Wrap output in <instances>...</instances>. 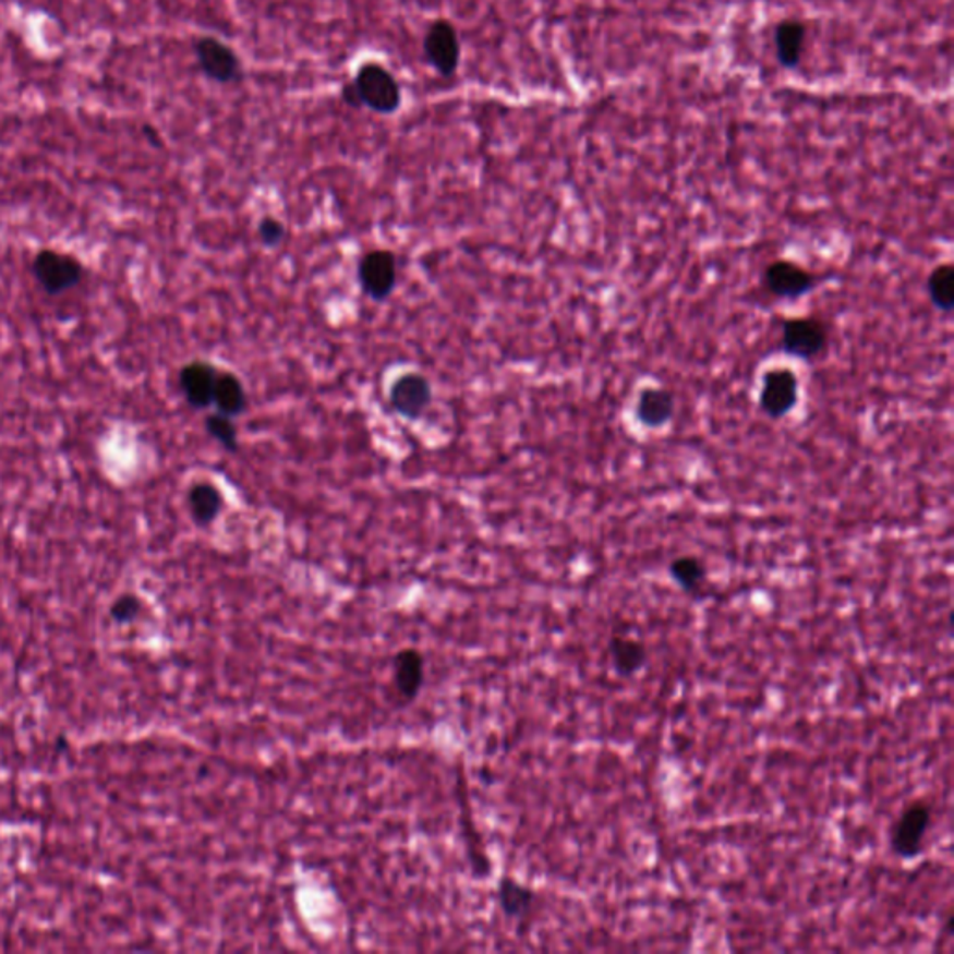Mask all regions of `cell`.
<instances>
[{
    "mask_svg": "<svg viewBox=\"0 0 954 954\" xmlns=\"http://www.w3.org/2000/svg\"><path fill=\"white\" fill-rule=\"evenodd\" d=\"M213 407L225 416L238 418L249 407V398L243 381L231 372H218L217 385L213 391Z\"/></svg>",
    "mask_w": 954,
    "mask_h": 954,
    "instance_id": "ac0fdd59",
    "label": "cell"
},
{
    "mask_svg": "<svg viewBox=\"0 0 954 954\" xmlns=\"http://www.w3.org/2000/svg\"><path fill=\"white\" fill-rule=\"evenodd\" d=\"M800 401V381L790 367H770L762 375L759 409L770 420L787 418Z\"/></svg>",
    "mask_w": 954,
    "mask_h": 954,
    "instance_id": "277c9868",
    "label": "cell"
},
{
    "mask_svg": "<svg viewBox=\"0 0 954 954\" xmlns=\"http://www.w3.org/2000/svg\"><path fill=\"white\" fill-rule=\"evenodd\" d=\"M31 270L39 288L51 297L73 291L81 286L86 275L83 262L77 256L55 249H41L34 256Z\"/></svg>",
    "mask_w": 954,
    "mask_h": 954,
    "instance_id": "7a4b0ae2",
    "label": "cell"
},
{
    "mask_svg": "<svg viewBox=\"0 0 954 954\" xmlns=\"http://www.w3.org/2000/svg\"><path fill=\"white\" fill-rule=\"evenodd\" d=\"M142 599L136 593H122L116 596L112 604L109 606L110 621L116 625H131L138 619L142 612Z\"/></svg>",
    "mask_w": 954,
    "mask_h": 954,
    "instance_id": "7402d4cb",
    "label": "cell"
},
{
    "mask_svg": "<svg viewBox=\"0 0 954 954\" xmlns=\"http://www.w3.org/2000/svg\"><path fill=\"white\" fill-rule=\"evenodd\" d=\"M932 826V807L916 800L904 807L891 828V850L901 859H914L922 853L925 840Z\"/></svg>",
    "mask_w": 954,
    "mask_h": 954,
    "instance_id": "3957f363",
    "label": "cell"
},
{
    "mask_svg": "<svg viewBox=\"0 0 954 954\" xmlns=\"http://www.w3.org/2000/svg\"><path fill=\"white\" fill-rule=\"evenodd\" d=\"M635 416L648 430H660L675 416V396L673 391L660 386H648L638 394Z\"/></svg>",
    "mask_w": 954,
    "mask_h": 954,
    "instance_id": "5bb4252c",
    "label": "cell"
},
{
    "mask_svg": "<svg viewBox=\"0 0 954 954\" xmlns=\"http://www.w3.org/2000/svg\"><path fill=\"white\" fill-rule=\"evenodd\" d=\"M807 28L798 17H785L774 28V51L777 64L783 70H796L806 55Z\"/></svg>",
    "mask_w": 954,
    "mask_h": 954,
    "instance_id": "7c38bea8",
    "label": "cell"
},
{
    "mask_svg": "<svg viewBox=\"0 0 954 954\" xmlns=\"http://www.w3.org/2000/svg\"><path fill=\"white\" fill-rule=\"evenodd\" d=\"M669 577L686 593H698L707 582V565L698 556H679L669 564Z\"/></svg>",
    "mask_w": 954,
    "mask_h": 954,
    "instance_id": "ffe728a7",
    "label": "cell"
},
{
    "mask_svg": "<svg viewBox=\"0 0 954 954\" xmlns=\"http://www.w3.org/2000/svg\"><path fill=\"white\" fill-rule=\"evenodd\" d=\"M609 660L614 672L621 677H635L648 664L649 653L643 641L628 635L609 638Z\"/></svg>",
    "mask_w": 954,
    "mask_h": 954,
    "instance_id": "9a60e30c",
    "label": "cell"
},
{
    "mask_svg": "<svg viewBox=\"0 0 954 954\" xmlns=\"http://www.w3.org/2000/svg\"><path fill=\"white\" fill-rule=\"evenodd\" d=\"M388 399L399 416L420 420L433 403V385L422 373L407 372L391 383Z\"/></svg>",
    "mask_w": 954,
    "mask_h": 954,
    "instance_id": "30bf717a",
    "label": "cell"
},
{
    "mask_svg": "<svg viewBox=\"0 0 954 954\" xmlns=\"http://www.w3.org/2000/svg\"><path fill=\"white\" fill-rule=\"evenodd\" d=\"M762 283H764V288H766L770 295L777 297V299L796 301V299L806 297L807 293H811L817 288L819 276L814 275L813 270L801 267V265L793 262V259H774L764 269Z\"/></svg>",
    "mask_w": 954,
    "mask_h": 954,
    "instance_id": "ba28073f",
    "label": "cell"
},
{
    "mask_svg": "<svg viewBox=\"0 0 954 954\" xmlns=\"http://www.w3.org/2000/svg\"><path fill=\"white\" fill-rule=\"evenodd\" d=\"M394 688L404 703H412L425 683V656L414 648H404L394 656Z\"/></svg>",
    "mask_w": 954,
    "mask_h": 954,
    "instance_id": "4fadbf2b",
    "label": "cell"
},
{
    "mask_svg": "<svg viewBox=\"0 0 954 954\" xmlns=\"http://www.w3.org/2000/svg\"><path fill=\"white\" fill-rule=\"evenodd\" d=\"M352 86L359 94L360 105L377 112L394 114L403 101V92L396 75L378 62H364L352 79Z\"/></svg>",
    "mask_w": 954,
    "mask_h": 954,
    "instance_id": "6da1fadb",
    "label": "cell"
},
{
    "mask_svg": "<svg viewBox=\"0 0 954 954\" xmlns=\"http://www.w3.org/2000/svg\"><path fill=\"white\" fill-rule=\"evenodd\" d=\"M186 506L194 524L200 528L212 526L225 509V494L209 481H198L186 493Z\"/></svg>",
    "mask_w": 954,
    "mask_h": 954,
    "instance_id": "2e32d148",
    "label": "cell"
},
{
    "mask_svg": "<svg viewBox=\"0 0 954 954\" xmlns=\"http://www.w3.org/2000/svg\"><path fill=\"white\" fill-rule=\"evenodd\" d=\"M828 341H830V333L826 323L814 315L783 321V351L795 359H819L820 354L826 351Z\"/></svg>",
    "mask_w": 954,
    "mask_h": 954,
    "instance_id": "5b68a950",
    "label": "cell"
},
{
    "mask_svg": "<svg viewBox=\"0 0 954 954\" xmlns=\"http://www.w3.org/2000/svg\"><path fill=\"white\" fill-rule=\"evenodd\" d=\"M205 431L212 436L215 443L220 444L226 451L238 454L239 451V433L236 427L233 418L225 416L220 412H213L205 418Z\"/></svg>",
    "mask_w": 954,
    "mask_h": 954,
    "instance_id": "44dd1931",
    "label": "cell"
},
{
    "mask_svg": "<svg viewBox=\"0 0 954 954\" xmlns=\"http://www.w3.org/2000/svg\"><path fill=\"white\" fill-rule=\"evenodd\" d=\"M194 55L207 77L220 84L243 81L244 68L238 52L213 36H202L194 44Z\"/></svg>",
    "mask_w": 954,
    "mask_h": 954,
    "instance_id": "8992f818",
    "label": "cell"
},
{
    "mask_svg": "<svg viewBox=\"0 0 954 954\" xmlns=\"http://www.w3.org/2000/svg\"><path fill=\"white\" fill-rule=\"evenodd\" d=\"M286 233H288V228H286V225H283L280 218L263 217L262 220H259V225H257V236H259V241H262L263 246H267V249H276V246H280L283 239H286Z\"/></svg>",
    "mask_w": 954,
    "mask_h": 954,
    "instance_id": "603a6c76",
    "label": "cell"
},
{
    "mask_svg": "<svg viewBox=\"0 0 954 954\" xmlns=\"http://www.w3.org/2000/svg\"><path fill=\"white\" fill-rule=\"evenodd\" d=\"M341 97H343V101H346L349 107H354V109H360V107H362V105H360L359 94L354 90L352 83L343 84V88H341Z\"/></svg>",
    "mask_w": 954,
    "mask_h": 954,
    "instance_id": "cb8c5ba5",
    "label": "cell"
},
{
    "mask_svg": "<svg viewBox=\"0 0 954 954\" xmlns=\"http://www.w3.org/2000/svg\"><path fill=\"white\" fill-rule=\"evenodd\" d=\"M535 901H538V893L532 887L520 884L515 878H502L498 884V904L507 919L524 921L535 906Z\"/></svg>",
    "mask_w": 954,
    "mask_h": 954,
    "instance_id": "e0dca14e",
    "label": "cell"
},
{
    "mask_svg": "<svg viewBox=\"0 0 954 954\" xmlns=\"http://www.w3.org/2000/svg\"><path fill=\"white\" fill-rule=\"evenodd\" d=\"M927 293L932 304L943 314H951L954 307V267L942 263L932 269L927 280Z\"/></svg>",
    "mask_w": 954,
    "mask_h": 954,
    "instance_id": "d6986e66",
    "label": "cell"
},
{
    "mask_svg": "<svg viewBox=\"0 0 954 954\" xmlns=\"http://www.w3.org/2000/svg\"><path fill=\"white\" fill-rule=\"evenodd\" d=\"M423 52L436 73L443 77L455 75L461 62V41L457 28L446 20L433 21L423 38Z\"/></svg>",
    "mask_w": 954,
    "mask_h": 954,
    "instance_id": "9c48e42d",
    "label": "cell"
},
{
    "mask_svg": "<svg viewBox=\"0 0 954 954\" xmlns=\"http://www.w3.org/2000/svg\"><path fill=\"white\" fill-rule=\"evenodd\" d=\"M217 365L207 360H191L180 370V390L189 407L205 410L213 407V391L217 385Z\"/></svg>",
    "mask_w": 954,
    "mask_h": 954,
    "instance_id": "8fae6325",
    "label": "cell"
},
{
    "mask_svg": "<svg viewBox=\"0 0 954 954\" xmlns=\"http://www.w3.org/2000/svg\"><path fill=\"white\" fill-rule=\"evenodd\" d=\"M359 282L372 301H386L398 283V257L383 249L365 252L360 257Z\"/></svg>",
    "mask_w": 954,
    "mask_h": 954,
    "instance_id": "52a82bcc",
    "label": "cell"
}]
</instances>
